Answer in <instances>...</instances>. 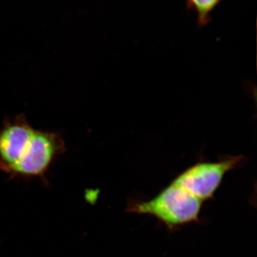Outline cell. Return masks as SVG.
Returning <instances> with one entry per match:
<instances>
[{
	"label": "cell",
	"mask_w": 257,
	"mask_h": 257,
	"mask_svg": "<svg viewBox=\"0 0 257 257\" xmlns=\"http://www.w3.org/2000/svg\"><path fill=\"white\" fill-rule=\"evenodd\" d=\"M202 202L173 182L153 199L134 203L127 211L156 217L170 229L199 219Z\"/></svg>",
	"instance_id": "cell-1"
},
{
	"label": "cell",
	"mask_w": 257,
	"mask_h": 257,
	"mask_svg": "<svg viewBox=\"0 0 257 257\" xmlns=\"http://www.w3.org/2000/svg\"><path fill=\"white\" fill-rule=\"evenodd\" d=\"M67 150L60 131L37 130L20 160L5 173L11 179H45L51 166Z\"/></svg>",
	"instance_id": "cell-2"
},
{
	"label": "cell",
	"mask_w": 257,
	"mask_h": 257,
	"mask_svg": "<svg viewBox=\"0 0 257 257\" xmlns=\"http://www.w3.org/2000/svg\"><path fill=\"white\" fill-rule=\"evenodd\" d=\"M242 158L229 156L216 162H199L184 171L173 182L204 202L213 197L225 175L239 165Z\"/></svg>",
	"instance_id": "cell-3"
},
{
	"label": "cell",
	"mask_w": 257,
	"mask_h": 257,
	"mask_svg": "<svg viewBox=\"0 0 257 257\" xmlns=\"http://www.w3.org/2000/svg\"><path fill=\"white\" fill-rule=\"evenodd\" d=\"M24 114L8 118L0 126V170L15 165L26 150L35 133Z\"/></svg>",
	"instance_id": "cell-4"
},
{
	"label": "cell",
	"mask_w": 257,
	"mask_h": 257,
	"mask_svg": "<svg viewBox=\"0 0 257 257\" xmlns=\"http://www.w3.org/2000/svg\"><path fill=\"white\" fill-rule=\"evenodd\" d=\"M222 0H186V7L194 12L198 25L205 26L210 22L211 13L220 5Z\"/></svg>",
	"instance_id": "cell-5"
}]
</instances>
